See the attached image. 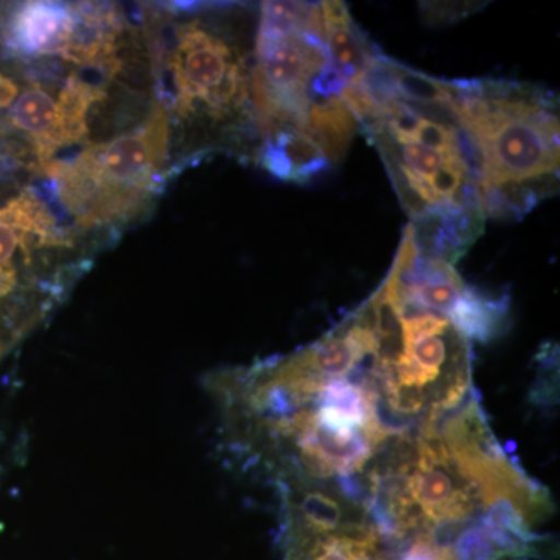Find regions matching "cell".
<instances>
[{
  "label": "cell",
  "mask_w": 560,
  "mask_h": 560,
  "mask_svg": "<svg viewBox=\"0 0 560 560\" xmlns=\"http://www.w3.org/2000/svg\"><path fill=\"white\" fill-rule=\"evenodd\" d=\"M257 158L261 167L287 183H308L331 165L319 147L294 127L276 128L265 135Z\"/></svg>",
  "instance_id": "ba28073f"
},
{
  "label": "cell",
  "mask_w": 560,
  "mask_h": 560,
  "mask_svg": "<svg viewBox=\"0 0 560 560\" xmlns=\"http://www.w3.org/2000/svg\"><path fill=\"white\" fill-rule=\"evenodd\" d=\"M508 315L510 298L506 294L495 298L474 287H467L448 319L467 340L489 342L506 329Z\"/></svg>",
  "instance_id": "8fae6325"
},
{
  "label": "cell",
  "mask_w": 560,
  "mask_h": 560,
  "mask_svg": "<svg viewBox=\"0 0 560 560\" xmlns=\"http://www.w3.org/2000/svg\"><path fill=\"white\" fill-rule=\"evenodd\" d=\"M172 102L187 117L202 113L215 121L246 113L250 101L249 73L234 46L198 22L176 31L171 60Z\"/></svg>",
  "instance_id": "5b68a950"
},
{
  "label": "cell",
  "mask_w": 560,
  "mask_h": 560,
  "mask_svg": "<svg viewBox=\"0 0 560 560\" xmlns=\"http://www.w3.org/2000/svg\"><path fill=\"white\" fill-rule=\"evenodd\" d=\"M377 147L401 208L411 223L427 219L482 213L478 194V160L466 136L447 147L397 142L366 135Z\"/></svg>",
  "instance_id": "277c9868"
},
{
  "label": "cell",
  "mask_w": 560,
  "mask_h": 560,
  "mask_svg": "<svg viewBox=\"0 0 560 560\" xmlns=\"http://www.w3.org/2000/svg\"><path fill=\"white\" fill-rule=\"evenodd\" d=\"M404 560H433L429 555V551L423 550V548H416L415 551L410 552Z\"/></svg>",
  "instance_id": "5bb4252c"
},
{
  "label": "cell",
  "mask_w": 560,
  "mask_h": 560,
  "mask_svg": "<svg viewBox=\"0 0 560 560\" xmlns=\"http://www.w3.org/2000/svg\"><path fill=\"white\" fill-rule=\"evenodd\" d=\"M453 119L474 147L485 217L522 220L559 190V103L504 80L455 81Z\"/></svg>",
  "instance_id": "6da1fadb"
},
{
  "label": "cell",
  "mask_w": 560,
  "mask_h": 560,
  "mask_svg": "<svg viewBox=\"0 0 560 560\" xmlns=\"http://www.w3.org/2000/svg\"><path fill=\"white\" fill-rule=\"evenodd\" d=\"M320 13L331 69L346 84L360 83L381 51L360 31L345 2H320Z\"/></svg>",
  "instance_id": "52a82bcc"
},
{
  "label": "cell",
  "mask_w": 560,
  "mask_h": 560,
  "mask_svg": "<svg viewBox=\"0 0 560 560\" xmlns=\"http://www.w3.org/2000/svg\"><path fill=\"white\" fill-rule=\"evenodd\" d=\"M422 20L430 25L448 24L480 11L481 2H420Z\"/></svg>",
  "instance_id": "7c38bea8"
},
{
  "label": "cell",
  "mask_w": 560,
  "mask_h": 560,
  "mask_svg": "<svg viewBox=\"0 0 560 560\" xmlns=\"http://www.w3.org/2000/svg\"><path fill=\"white\" fill-rule=\"evenodd\" d=\"M168 154V116L158 105L136 130L44 167L58 202L80 228L130 220L156 190Z\"/></svg>",
  "instance_id": "7a4b0ae2"
},
{
  "label": "cell",
  "mask_w": 560,
  "mask_h": 560,
  "mask_svg": "<svg viewBox=\"0 0 560 560\" xmlns=\"http://www.w3.org/2000/svg\"><path fill=\"white\" fill-rule=\"evenodd\" d=\"M73 27L72 3H22L14 9L7 24V43L31 57H62L72 39Z\"/></svg>",
  "instance_id": "8992f818"
},
{
  "label": "cell",
  "mask_w": 560,
  "mask_h": 560,
  "mask_svg": "<svg viewBox=\"0 0 560 560\" xmlns=\"http://www.w3.org/2000/svg\"><path fill=\"white\" fill-rule=\"evenodd\" d=\"M360 130L359 121L341 97L320 98L305 114L302 130L319 147L330 164H337L348 153Z\"/></svg>",
  "instance_id": "30bf717a"
},
{
  "label": "cell",
  "mask_w": 560,
  "mask_h": 560,
  "mask_svg": "<svg viewBox=\"0 0 560 560\" xmlns=\"http://www.w3.org/2000/svg\"><path fill=\"white\" fill-rule=\"evenodd\" d=\"M249 73L254 119L261 136L280 127L302 130L313 83L331 68L320 2H265Z\"/></svg>",
  "instance_id": "3957f363"
},
{
  "label": "cell",
  "mask_w": 560,
  "mask_h": 560,
  "mask_svg": "<svg viewBox=\"0 0 560 560\" xmlns=\"http://www.w3.org/2000/svg\"><path fill=\"white\" fill-rule=\"evenodd\" d=\"M11 121L31 138L43 167L54 161V154L61 149L60 110L49 92L31 88L21 94L11 108Z\"/></svg>",
  "instance_id": "9c48e42d"
},
{
  "label": "cell",
  "mask_w": 560,
  "mask_h": 560,
  "mask_svg": "<svg viewBox=\"0 0 560 560\" xmlns=\"http://www.w3.org/2000/svg\"><path fill=\"white\" fill-rule=\"evenodd\" d=\"M18 92H20V88H18L16 81L0 73V109L9 108L10 105H13V102L16 101Z\"/></svg>",
  "instance_id": "4fadbf2b"
}]
</instances>
